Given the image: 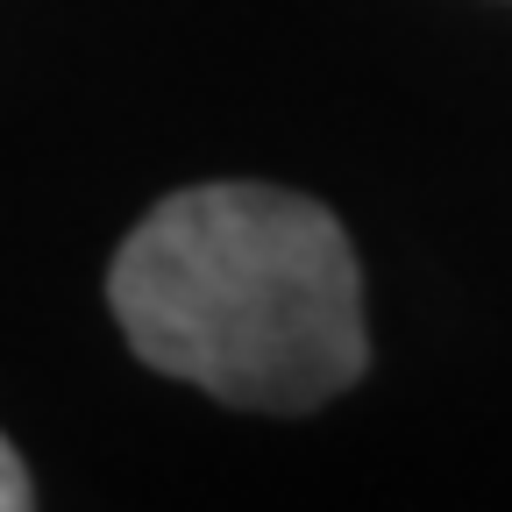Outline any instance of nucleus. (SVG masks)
<instances>
[{
  "instance_id": "f257e3e1",
  "label": "nucleus",
  "mask_w": 512,
  "mask_h": 512,
  "mask_svg": "<svg viewBox=\"0 0 512 512\" xmlns=\"http://www.w3.org/2000/svg\"><path fill=\"white\" fill-rule=\"evenodd\" d=\"M107 299L150 370L249 413H313L363 377L342 221L285 185H185L121 242Z\"/></svg>"
},
{
  "instance_id": "f03ea898",
  "label": "nucleus",
  "mask_w": 512,
  "mask_h": 512,
  "mask_svg": "<svg viewBox=\"0 0 512 512\" xmlns=\"http://www.w3.org/2000/svg\"><path fill=\"white\" fill-rule=\"evenodd\" d=\"M36 491H29V470H22V456L8 448V434H0V512H22Z\"/></svg>"
}]
</instances>
